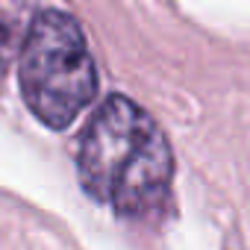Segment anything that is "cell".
<instances>
[{
  "label": "cell",
  "mask_w": 250,
  "mask_h": 250,
  "mask_svg": "<svg viewBox=\"0 0 250 250\" xmlns=\"http://www.w3.org/2000/svg\"><path fill=\"white\" fill-rule=\"evenodd\" d=\"M77 171L88 197L124 218H150L168 200L174 156L159 124L133 100L115 94L85 124Z\"/></svg>",
  "instance_id": "cell-1"
},
{
  "label": "cell",
  "mask_w": 250,
  "mask_h": 250,
  "mask_svg": "<svg viewBox=\"0 0 250 250\" xmlns=\"http://www.w3.org/2000/svg\"><path fill=\"white\" fill-rule=\"evenodd\" d=\"M21 94L30 112L53 130L71 121L97 94V68L80 24L65 12H42L21 50Z\"/></svg>",
  "instance_id": "cell-2"
}]
</instances>
